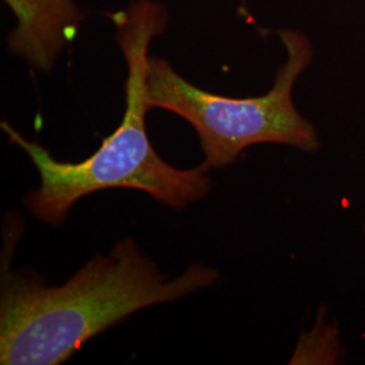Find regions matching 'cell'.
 Here are the masks:
<instances>
[{
  "mask_svg": "<svg viewBox=\"0 0 365 365\" xmlns=\"http://www.w3.org/2000/svg\"><path fill=\"white\" fill-rule=\"evenodd\" d=\"M4 221L0 265V364L58 365L131 314L214 286L218 271L191 264L168 280L133 238H122L68 282L49 284L31 269H11L24 232L18 212Z\"/></svg>",
  "mask_w": 365,
  "mask_h": 365,
  "instance_id": "6da1fadb",
  "label": "cell"
},
{
  "mask_svg": "<svg viewBox=\"0 0 365 365\" xmlns=\"http://www.w3.org/2000/svg\"><path fill=\"white\" fill-rule=\"evenodd\" d=\"M15 16L7 49L33 71L52 72L66 46L76 38L86 11L78 0H3Z\"/></svg>",
  "mask_w": 365,
  "mask_h": 365,
  "instance_id": "277c9868",
  "label": "cell"
},
{
  "mask_svg": "<svg viewBox=\"0 0 365 365\" xmlns=\"http://www.w3.org/2000/svg\"><path fill=\"white\" fill-rule=\"evenodd\" d=\"M279 36L287 60L279 68L272 88L261 96L229 98L206 91L182 78L165 58L150 57L148 105L182 118L195 129L206 170L235 164L252 145H289L306 152L319 148L313 125L300 115L292 101L297 78L313 60V46L295 30H282Z\"/></svg>",
  "mask_w": 365,
  "mask_h": 365,
  "instance_id": "3957f363",
  "label": "cell"
},
{
  "mask_svg": "<svg viewBox=\"0 0 365 365\" xmlns=\"http://www.w3.org/2000/svg\"><path fill=\"white\" fill-rule=\"evenodd\" d=\"M114 26L125 60V113L110 137L92 156L80 163L58 161L43 146L27 140L7 120L0 128L10 144L21 148L36 170L39 187L25 197L27 210L39 221L63 226L81 197L111 188L143 191L170 209L182 210L206 197L211 179L203 165L179 170L153 149L146 130V76L152 41L164 34L170 13L157 0H133L125 9L106 13Z\"/></svg>",
  "mask_w": 365,
  "mask_h": 365,
  "instance_id": "7a4b0ae2",
  "label": "cell"
}]
</instances>
